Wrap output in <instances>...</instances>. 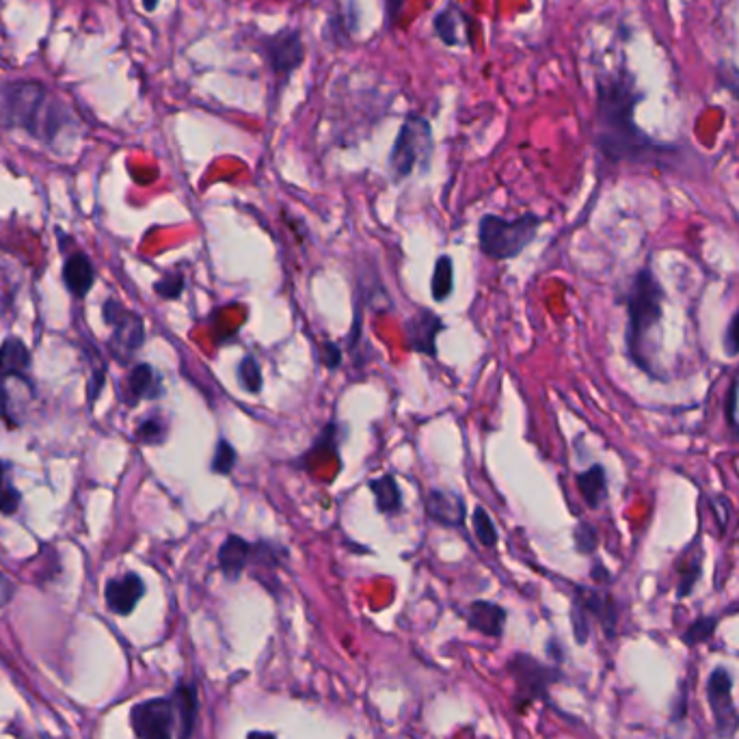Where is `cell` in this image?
<instances>
[{"mask_svg": "<svg viewBox=\"0 0 739 739\" xmlns=\"http://www.w3.org/2000/svg\"><path fill=\"white\" fill-rule=\"evenodd\" d=\"M636 93L623 76H606L597 85V145L610 160H642L657 145L634 122Z\"/></svg>", "mask_w": 739, "mask_h": 739, "instance_id": "obj_1", "label": "cell"}, {"mask_svg": "<svg viewBox=\"0 0 739 739\" xmlns=\"http://www.w3.org/2000/svg\"><path fill=\"white\" fill-rule=\"evenodd\" d=\"M666 290L651 268H640L631 277L625 294L627 305V335L625 348L640 372L660 379L657 374V355L662 351V322H664Z\"/></svg>", "mask_w": 739, "mask_h": 739, "instance_id": "obj_2", "label": "cell"}, {"mask_svg": "<svg viewBox=\"0 0 739 739\" xmlns=\"http://www.w3.org/2000/svg\"><path fill=\"white\" fill-rule=\"evenodd\" d=\"M72 113L39 80H5L0 83V126L24 130L31 137L55 143L70 128Z\"/></svg>", "mask_w": 739, "mask_h": 739, "instance_id": "obj_3", "label": "cell"}, {"mask_svg": "<svg viewBox=\"0 0 739 739\" xmlns=\"http://www.w3.org/2000/svg\"><path fill=\"white\" fill-rule=\"evenodd\" d=\"M541 223L543 219L536 214H523L510 221L497 214H485L478 225L480 251L495 262L517 258L536 238Z\"/></svg>", "mask_w": 739, "mask_h": 739, "instance_id": "obj_4", "label": "cell"}, {"mask_svg": "<svg viewBox=\"0 0 739 739\" xmlns=\"http://www.w3.org/2000/svg\"><path fill=\"white\" fill-rule=\"evenodd\" d=\"M433 154V130L431 124L418 113H411L402 122L396 141L389 152V173L396 182L409 178L413 169L422 165L428 167V160Z\"/></svg>", "mask_w": 739, "mask_h": 739, "instance_id": "obj_5", "label": "cell"}, {"mask_svg": "<svg viewBox=\"0 0 739 739\" xmlns=\"http://www.w3.org/2000/svg\"><path fill=\"white\" fill-rule=\"evenodd\" d=\"M255 52L266 63L279 87H286L290 76L299 70L305 61V42L299 29H284L275 35L262 37Z\"/></svg>", "mask_w": 739, "mask_h": 739, "instance_id": "obj_6", "label": "cell"}, {"mask_svg": "<svg viewBox=\"0 0 739 739\" xmlns=\"http://www.w3.org/2000/svg\"><path fill=\"white\" fill-rule=\"evenodd\" d=\"M102 318L106 322V327L111 329L109 338L111 355L119 361V364H128L145 342L143 318L115 299H109L102 305Z\"/></svg>", "mask_w": 739, "mask_h": 739, "instance_id": "obj_7", "label": "cell"}, {"mask_svg": "<svg viewBox=\"0 0 739 739\" xmlns=\"http://www.w3.org/2000/svg\"><path fill=\"white\" fill-rule=\"evenodd\" d=\"M130 727L137 739H173L178 729V716L171 696L147 698V701L132 705Z\"/></svg>", "mask_w": 739, "mask_h": 739, "instance_id": "obj_8", "label": "cell"}, {"mask_svg": "<svg viewBox=\"0 0 739 739\" xmlns=\"http://www.w3.org/2000/svg\"><path fill=\"white\" fill-rule=\"evenodd\" d=\"M707 701L716 720V733L724 739L739 731V714L733 703V679L727 668H714L707 679Z\"/></svg>", "mask_w": 739, "mask_h": 739, "instance_id": "obj_9", "label": "cell"}, {"mask_svg": "<svg viewBox=\"0 0 739 739\" xmlns=\"http://www.w3.org/2000/svg\"><path fill=\"white\" fill-rule=\"evenodd\" d=\"M508 673L513 675L517 683V692H519L517 705L519 707L530 705L534 698L545 696L549 685L558 679L556 670L545 668L541 662H536L534 657L526 653H519L508 662Z\"/></svg>", "mask_w": 739, "mask_h": 739, "instance_id": "obj_10", "label": "cell"}, {"mask_svg": "<svg viewBox=\"0 0 739 739\" xmlns=\"http://www.w3.org/2000/svg\"><path fill=\"white\" fill-rule=\"evenodd\" d=\"M35 389L29 376L0 374V420L7 426H22L33 405Z\"/></svg>", "mask_w": 739, "mask_h": 739, "instance_id": "obj_11", "label": "cell"}, {"mask_svg": "<svg viewBox=\"0 0 739 739\" xmlns=\"http://www.w3.org/2000/svg\"><path fill=\"white\" fill-rule=\"evenodd\" d=\"M145 597V582L139 573L117 575L104 586V603L117 616H130Z\"/></svg>", "mask_w": 739, "mask_h": 739, "instance_id": "obj_12", "label": "cell"}, {"mask_svg": "<svg viewBox=\"0 0 739 739\" xmlns=\"http://www.w3.org/2000/svg\"><path fill=\"white\" fill-rule=\"evenodd\" d=\"M441 329H443V322L435 312H431V309H420V312L413 314L405 325L409 346L413 348V351H418L426 357H435L437 355V335Z\"/></svg>", "mask_w": 739, "mask_h": 739, "instance_id": "obj_13", "label": "cell"}, {"mask_svg": "<svg viewBox=\"0 0 739 739\" xmlns=\"http://www.w3.org/2000/svg\"><path fill=\"white\" fill-rule=\"evenodd\" d=\"M160 394H163V381L150 364H137L128 372L122 389L126 407H137L141 400H156Z\"/></svg>", "mask_w": 739, "mask_h": 739, "instance_id": "obj_14", "label": "cell"}, {"mask_svg": "<svg viewBox=\"0 0 739 739\" xmlns=\"http://www.w3.org/2000/svg\"><path fill=\"white\" fill-rule=\"evenodd\" d=\"M426 513L446 528H461L465 521V502L459 493L433 489L426 495Z\"/></svg>", "mask_w": 739, "mask_h": 739, "instance_id": "obj_15", "label": "cell"}, {"mask_svg": "<svg viewBox=\"0 0 739 739\" xmlns=\"http://www.w3.org/2000/svg\"><path fill=\"white\" fill-rule=\"evenodd\" d=\"M573 599L580 603V606L590 614V618H597V621L601 623V627L606 629L608 638H612L616 634L618 610H616V603L610 595L599 593V590H595V588L577 586Z\"/></svg>", "mask_w": 739, "mask_h": 739, "instance_id": "obj_16", "label": "cell"}, {"mask_svg": "<svg viewBox=\"0 0 739 739\" xmlns=\"http://www.w3.org/2000/svg\"><path fill=\"white\" fill-rule=\"evenodd\" d=\"M63 284L70 290L72 297L85 299L91 292L93 284H96V268H93L89 255L85 253H72L70 258L63 264Z\"/></svg>", "mask_w": 739, "mask_h": 739, "instance_id": "obj_17", "label": "cell"}, {"mask_svg": "<svg viewBox=\"0 0 739 739\" xmlns=\"http://www.w3.org/2000/svg\"><path fill=\"white\" fill-rule=\"evenodd\" d=\"M173 707H176V716H178V737L180 739H191L195 724H197V716H199V692L195 683H186L180 681L173 690Z\"/></svg>", "mask_w": 739, "mask_h": 739, "instance_id": "obj_18", "label": "cell"}, {"mask_svg": "<svg viewBox=\"0 0 739 739\" xmlns=\"http://www.w3.org/2000/svg\"><path fill=\"white\" fill-rule=\"evenodd\" d=\"M251 549H253V545L238 534H230L223 541V545L219 547L217 558H219V567H221V571H223V575L227 577V580L236 582L238 577L245 573L247 564L251 562Z\"/></svg>", "mask_w": 739, "mask_h": 739, "instance_id": "obj_19", "label": "cell"}, {"mask_svg": "<svg viewBox=\"0 0 739 739\" xmlns=\"http://www.w3.org/2000/svg\"><path fill=\"white\" fill-rule=\"evenodd\" d=\"M467 623L482 636L500 638L506 625V610L493 601H474L467 610Z\"/></svg>", "mask_w": 739, "mask_h": 739, "instance_id": "obj_20", "label": "cell"}, {"mask_svg": "<svg viewBox=\"0 0 739 739\" xmlns=\"http://www.w3.org/2000/svg\"><path fill=\"white\" fill-rule=\"evenodd\" d=\"M575 482L588 508L595 510L608 500V474L601 463L590 465L582 474H577Z\"/></svg>", "mask_w": 739, "mask_h": 739, "instance_id": "obj_21", "label": "cell"}, {"mask_svg": "<svg viewBox=\"0 0 739 739\" xmlns=\"http://www.w3.org/2000/svg\"><path fill=\"white\" fill-rule=\"evenodd\" d=\"M467 16L456 7H446L433 18L435 35L446 46H465L467 44Z\"/></svg>", "mask_w": 739, "mask_h": 739, "instance_id": "obj_22", "label": "cell"}, {"mask_svg": "<svg viewBox=\"0 0 739 739\" xmlns=\"http://www.w3.org/2000/svg\"><path fill=\"white\" fill-rule=\"evenodd\" d=\"M368 487H370V491L374 495L376 510H379L381 515L394 517V515L400 513V510H402V491H400L398 482H396V478L392 474L372 478L368 482Z\"/></svg>", "mask_w": 739, "mask_h": 739, "instance_id": "obj_23", "label": "cell"}, {"mask_svg": "<svg viewBox=\"0 0 739 739\" xmlns=\"http://www.w3.org/2000/svg\"><path fill=\"white\" fill-rule=\"evenodd\" d=\"M31 351L20 338H7L0 344V374L29 376Z\"/></svg>", "mask_w": 739, "mask_h": 739, "instance_id": "obj_24", "label": "cell"}, {"mask_svg": "<svg viewBox=\"0 0 739 739\" xmlns=\"http://www.w3.org/2000/svg\"><path fill=\"white\" fill-rule=\"evenodd\" d=\"M454 290V266L450 255H441L435 262L433 281H431V292L435 301H446Z\"/></svg>", "mask_w": 739, "mask_h": 739, "instance_id": "obj_25", "label": "cell"}, {"mask_svg": "<svg viewBox=\"0 0 739 739\" xmlns=\"http://www.w3.org/2000/svg\"><path fill=\"white\" fill-rule=\"evenodd\" d=\"M167 433H169L167 420L160 418V415H150V418L139 422L137 431H134V439L143 443V446H160V443H165Z\"/></svg>", "mask_w": 739, "mask_h": 739, "instance_id": "obj_26", "label": "cell"}, {"mask_svg": "<svg viewBox=\"0 0 739 739\" xmlns=\"http://www.w3.org/2000/svg\"><path fill=\"white\" fill-rule=\"evenodd\" d=\"M703 573V554L701 549L696 545V552L685 558V567L681 569V577H679V586H677V597L685 599L688 595H692L694 586L701 580Z\"/></svg>", "mask_w": 739, "mask_h": 739, "instance_id": "obj_27", "label": "cell"}, {"mask_svg": "<svg viewBox=\"0 0 739 739\" xmlns=\"http://www.w3.org/2000/svg\"><path fill=\"white\" fill-rule=\"evenodd\" d=\"M236 379L245 392L260 394V389L264 385V376H262V368L258 364V359H255L253 355H247L243 361H240L238 370H236Z\"/></svg>", "mask_w": 739, "mask_h": 739, "instance_id": "obj_28", "label": "cell"}, {"mask_svg": "<svg viewBox=\"0 0 739 739\" xmlns=\"http://www.w3.org/2000/svg\"><path fill=\"white\" fill-rule=\"evenodd\" d=\"M87 357L91 361V374H89V387H87V400L89 405H93V402L98 400L100 392L104 389V383H106V364L104 359L98 355L96 348H89L87 351Z\"/></svg>", "mask_w": 739, "mask_h": 739, "instance_id": "obj_29", "label": "cell"}, {"mask_svg": "<svg viewBox=\"0 0 739 739\" xmlns=\"http://www.w3.org/2000/svg\"><path fill=\"white\" fill-rule=\"evenodd\" d=\"M236 461H238L236 448H234L232 443L227 441V439H219L217 448H214L212 463H210V469H212V472H214V474H219V476H230V474L234 472Z\"/></svg>", "mask_w": 739, "mask_h": 739, "instance_id": "obj_30", "label": "cell"}, {"mask_svg": "<svg viewBox=\"0 0 739 739\" xmlns=\"http://www.w3.org/2000/svg\"><path fill=\"white\" fill-rule=\"evenodd\" d=\"M20 500H22L20 491L11 485V480L7 476V465L0 461V513L3 515L18 513Z\"/></svg>", "mask_w": 739, "mask_h": 739, "instance_id": "obj_31", "label": "cell"}, {"mask_svg": "<svg viewBox=\"0 0 739 739\" xmlns=\"http://www.w3.org/2000/svg\"><path fill=\"white\" fill-rule=\"evenodd\" d=\"M716 625H718V618L716 616H701V618H696V621L688 629H685L683 642L688 644V647H696V644L707 642L711 636H714Z\"/></svg>", "mask_w": 739, "mask_h": 739, "instance_id": "obj_32", "label": "cell"}, {"mask_svg": "<svg viewBox=\"0 0 739 739\" xmlns=\"http://www.w3.org/2000/svg\"><path fill=\"white\" fill-rule=\"evenodd\" d=\"M184 275L180 268H176V271H169L165 273L163 277H160L156 284H154V292L158 294L160 299H167V301H176L182 297L184 292Z\"/></svg>", "mask_w": 739, "mask_h": 739, "instance_id": "obj_33", "label": "cell"}, {"mask_svg": "<svg viewBox=\"0 0 739 739\" xmlns=\"http://www.w3.org/2000/svg\"><path fill=\"white\" fill-rule=\"evenodd\" d=\"M474 532H476V539L480 541L482 547H495L497 545L495 523L482 506H478L474 510Z\"/></svg>", "mask_w": 739, "mask_h": 739, "instance_id": "obj_34", "label": "cell"}, {"mask_svg": "<svg viewBox=\"0 0 739 739\" xmlns=\"http://www.w3.org/2000/svg\"><path fill=\"white\" fill-rule=\"evenodd\" d=\"M573 541H575L577 552H580L582 556H590V554H595V549L599 545V536L590 523L582 521V523H577L573 530Z\"/></svg>", "mask_w": 739, "mask_h": 739, "instance_id": "obj_35", "label": "cell"}, {"mask_svg": "<svg viewBox=\"0 0 739 739\" xmlns=\"http://www.w3.org/2000/svg\"><path fill=\"white\" fill-rule=\"evenodd\" d=\"M571 625H573V636L577 644H586L590 636V614L575 599L571 606Z\"/></svg>", "mask_w": 739, "mask_h": 739, "instance_id": "obj_36", "label": "cell"}, {"mask_svg": "<svg viewBox=\"0 0 739 739\" xmlns=\"http://www.w3.org/2000/svg\"><path fill=\"white\" fill-rule=\"evenodd\" d=\"M722 348H724V353H727V357H739V307L729 318L727 329H724Z\"/></svg>", "mask_w": 739, "mask_h": 739, "instance_id": "obj_37", "label": "cell"}, {"mask_svg": "<svg viewBox=\"0 0 739 739\" xmlns=\"http://www.w3.org/2000/svg\"><path fill=\"white\" fill-rule=\"evenodd\" d=\"M718 74H720L722 87H727L735 98H739V70H737V67L731 65V63H722Z\"/></svg>", "mask_w": 739, "mask_h": 739, "instance_id": "obj_38", "label": "cell"}, {"mask_svg": "<svg viewBox=\"0 0 739 739\" xmlns=\"http://www.w3.org/2000/svg\"><path fill=\"white\" fill-rule=\"evenodd\" d=\"M320 351H322V353H320L322 366H327L329 370H335V368H338V366L342 364V353H340V348L335 346V344L325 342V344L320 346Z\"/></svg>", "mask_w": 739, "mask_h": 739, "instance_id": "obj_39", "label": "cell"}, {"mask_svg": "<svg viewBox=\"0 0 739 739\" xmlns=\"http://www.w3.org/2000/svg\"><path fill=\"white\" fill-rule=\"evenodd\" d=\"M13 595H16V584H13L7 575L0 573V612L9 606Z\"/></svg>", "mask_w": 739, "mask_h": 739, "instance_id": "obj_40", "label": "cell"}, {"mask_svg": "<svg viewBox=\"0 0 739 739\" xmlns=\"http://www.w3.org/2000/svg\"><path fill=\"white\" fill-rule=\"evenodd\" d=\"M402 5H405V0H385V9H387L389 24H394L398 20L400 11H402Z\"/></svg>", "mask_w": 739, "mask_h": 739, "instance_id": "obj_41", "label": "cell"}, {"mask_svg": "<svg viewBox=\"0 0 739 739\" xmlns=\"http://www.w3.org/2000/svg\"><path fill=\"white\" fill-rule=\"evenodd\" d=\"M688 705H685V694H681L677 701L673 703V722L677 720H683L685 716H688V709H685Z\"/></svg>", "mask_w": 739, "mask_h": 739, "instance_id": "obj_42", "label": "cell"}, {"mask_svg": "<svg viewBox=\"0 0 739 739\" xmlns=\"http://www.w3.org/2000/svg\"><path fill=\"white\" fill-rule=\"evenodd\" d=\"M590 575H593V580H595V582H599V584L610 582V573H608V569H606V567H603L601 562H595V564H593V571H590Z\"/></svg>", "mask_w": 739, "mask_h": 739, "instance_id": "obj_43", "label": "cell"}, {"mask_svg": "<svg viewBox=\"0 0 739 739\" xmlns=\"http://www.w3.org/2000/svg\"><path fill=\"white\" fill-rule=\"evenodd\" d=\"M247 739H277L273 733H266V731H251L247 735Z\"/></svg>", "mask_w": 739, "mask_h": 739, "instance_id": "obj_44", "label": "cell"}, {"mask_svg": "<svg viewBox=\"0 0 739 739\" xmlns=\"http://www.w3.org/2000/svg\"><path fill=\"white\" fill-rule=\"evenodd\" d=\"M158 3H160V0H141V5H143L145 11H156Z\"/></svg>", "mask_w": 739, "mask_h": 739, "instance_id": "obj_45", "label": "cell"}]
</instances>
